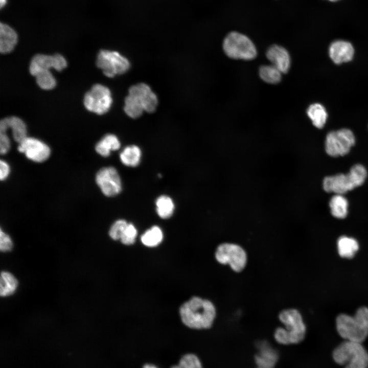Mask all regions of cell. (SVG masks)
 Here are the masks:
<instances>
[{
    "label": "cell",
    "mask_w": 368,
    "mask_h": 368,
    "mask_svg": "<svg viewBox=\"0 0 368 368\" xmlns=\"http://www.w3.org/2000/svg\"><path fill=\"white\" fill-rule=\"evenodd\" d=\"M329 206L332 215L338 219L344 218L348 212V201L342 194H335L330 199Z\"/></svg>",
    "instance_id": "22"
},
{
    "label": "cell",
    "mask_w": 368,
    "mask_h": 368,
    "mask_svg": "<svg viewBox=\"0 0 368 368\" xmlns=\"http://www.w3.org/2000/svg\"><path fill=\"white\" fill-rule=\"evenodd\" d=\"M12 247V242L10 237L3 232L2 229L0 231V249L2 251H8L11 250Z\"/></svg>",
    "instance_id": "33"
},
{
    "label": "cell",
    "mask_w": 368,
    "mask_h": 368,
    "mask_svg": "<svg viewBox=\"0 0 368 368\" xmlns=\"http://www.w3.org/2000/svg\"><path fill=\"white\" fill-rule=\"evenodd\" d=\"M17 281L10 273L3 271L1 273L0 282V294L6 296L12 294L15 291Z\"/></svg>",
    "instance_id": "25"
},
{
    "label": "cell",
    "mask_w": 368,
    "mask_h": 368,
    "mask_svg": "<svg viewBox=\"0 0 368 368\" xmlns=\"http://www.w3.org/2000/svg\"><path fill=\"white\" fill-rule=\"evenodd\" d=\"M339 335L344 339L359 343L368 336V308H359L353 316L339 314L336 319Z\"/></svg>",
    "instance_id": "4"
},
{
    "label": "cell",
    "mask_w": 368,
    "mask_h": 368,
    "mask_svg": "<svg viewBox=\"0 0 368 368\" xmlns=\"http://www.w3.org/2000/svg\"><path fill=\"white\" fill-rule=\"evenodd\" d=\"M67 62L60 54L54 55L36 54L32 58L29 67L31 74L35 76L42 71H50L52 68L57 71H61L66 67Z\"/></svg>",
    "instance_id": "12"
},
{
    "label": "cell",
    "mask_w": 368,
    "mask_h": 368,
    "mask_svg": "<svg viewBox=\"0 0 368 368\" xmlns=\"http://www.w3.org/2000/svg\"><path fill=\"white\" fill-rule=\"evenodd\" d=\"M332 357L344 368H368V352L362 343L345 340L333 350Z\"/></svg>",
    "instance_id": "5"
},
{
    "label": "cell",
    "mask_w": 368,
    "mask_h": 368,
    "mask_svg": "<svg viewBox=\"0 0 368 368\" xmlns=\"http://www.w3.org/2000/svg\"><path fill=\"white\" fill-rule=\"evenodd\" d=\"M307 113L315 127L319 129L324 127L327 120L328 114L322 105L319 103L311 104L307 109Z\"/></svg>",
    "instance_id": "21"
},
{
    "label": "cell",
    "mask_w": 368,
    "mask_h": 368,
    "mask_svg": "<svg viewBox=\"0 0 368 368\" xmlns=\"http://www.w3.org/2000/svg\"><path fill=\"white\" fill-rule=\"evenodd\" d=\"M278 318L284 327H278L274 338L279 343L291 344L298 343L304 339L306 327L300 312L295 308H287L281 311Z\"/></svg>",
    "instance_id": "2"
},
{
    "label": "cell",
    "mask_w": 368,
    "mask_h": 368,
    "mask_svg": "<svg viewBox=\"0 0 368 368\" xmlns=\"http://www.w3.org/2000/svg\"><path fill=\"white\" fill-rule=\"evenodd\" d=\"M96 181L102 193L106 196H113L122 190L120 177L117 170L112 167L101 169L96 176Z\"/></svg>",
    "instance_id": "11"
},
{
    "label": "cell",
    "mask_w": 368,
    "mask_h": 368,
    "mask_svg": "<svg viewBox=\"0 0 368 368\" xmlns=\"http://www.w3.org/2000/svg\"><path fill=\"white\" fill-rule=\"evenodd\" d=\"M112 102L109 89L100 84L93 85L84 98L85 108L98 114H103L108 111Z\"/></svg>",
    "instance_id": "10"
},
{
    "label": "cell",
    "mask_w": 368,
    "mask_h": 368,
    "mask_svg": "<svg viewBox=\"0 0 368 368\" xmlns=\"http://www.w3.org/2000/svg\"><path fill=\"white\" fill-rule=\"evenodd\" d=\"M10 147V140L6 132H0V153L6 154Z\"/></svg>",
    "instance_id": "34"
},
{
    "label": "cell",
    "mask_w": 368,
    "mask_h": 368,
    "mask_svg": "<svg viewBox=\"0 0 368 368\" xmlns=\"http://www.w3.org/2000/svg\"><path fill=\"white\" fill-rule=\"evenodd\" d=\"M35 77L38 86L42 89L49 90L56 85V80L50 71L37 73Z\"/></svg>",
    "instance_id": "29"
},
{
    "label": "cell",
    "mask_w": 368,
    "mask_h": 368,
    "mask_svg": "<svg viewBox=\"0 0 368 368\" xmlns=\"http://www.w3.org/2000/svg\"><path fill=\"white\" fill-rule=\"evenodd\" d=\"M323 186L327 192L342 195L355 188L348 173L327 176L323 180Z\"/></svg>",
    "instance_id": "14"
},
{
    "label": "cell",
    "mask_w": 368,
    "mask_h": 368,
    "mask_svg": "<svg viewBox=\"0 0 368 368\" xmlns=\"http://www.w3.org/2000/svg\"><path fill=\"white\" fill-rule=\"evenodd\" d=\"M223 49L229 58L252 60L257 56L256 48L246 36L237 32L229 33L224 38Z\"/></svg>",
    "instance_id": "6"
},
{
    "label": "cell",
    "mask_w": 368,
    "mask_h": 368,
    "mask_svg": "<svg viewBox=\"0 0 368 368\" xmlns=\"http://www.w3.org/2000/svg\"><path fill=\"white\" fill-rule=\"evenodd\" d=\"M266 55L272 65L282 73H286L290 66V57L288 51L278 45H272L267 50Z\"/></svg>",
    "instance_id": "16"
},
{
    "label": "cell",
    "mask_w": 368,
    "mask_h": 368,
    "mask_svg": "<svg viewBox=\"0 0 368 368\" xmlns=\"http://www.w3.org/2000/svg\"><path fill=\"white\" fill-rule=\"evenodd\" d=\"M143 368H157V367L156 366H155V365H154L150 364H145V365L143 366Z\"/></svg>",
    "instance_id": "36"
},
{
    "label": "cell",
    "mask_w": 368,
    "mask_h": 368,
    "mask_svg": "<svg viewBox=\"0 0 368 368\" xmlns=\"http://www.w3.org/2000/svg\"><path fill=\"white\" fill-rule=\"evenodd\" d=\"M19 144L18 150L24 153L28 158L34 162H42L50 156L51 151L49 146L38 139L26 137Z\"/></svg>",
    "instance_id": "13"
},
{
    "label": "cell",
    "mask_w": 368,
    "mask_h": 368,
    "mask_svg": "<svg viewBox=\"0 0 368 368\" xmlns=\"http://www.w3.org/2000/svg\"><path fill=\"white\" fill-rule=\"evenodd\" d=\"M124 103L126 114L130 118L136 119L144 111L154 112L157 106L158 99L149 85L140 83L130 87Z\"/></svg>",
    "instance_id": "3"
},
{
    "label": "cell",
    "mask_w": 368,
    "mask_h": 368,
    "mask_svg": "<svg viewBox=\"0 0 368 368\" xmlns=\"http://www.w3.org/2000/svg\"><path fill=\"white\" fill-rule=\"evenodd\" d=\"M355 143L353 132L342 128L329 132L325 140L326 153L332 157L344 156L348 154Z\"/></svg>",
    "instance_id": "8"
},
{
    "label": "cell",
    "mask_w": 368,
    "mask_h": 368,
    "mask_svg": "<svg viewBox=\"0 0 368 368\" xmlns=\"http://www.w3.org/2000/svg\"><path fill=\"white\" fill-rule=\"evenodd\" d=\"M1 8H2L6 4L7 0H0Z\"/></svg>",
    "instance_id": "37"
},
{
    "label": "cell",
    "mask_w": 368,
    "mask_h": 368,
    "mask_svg": "<svg viewBox=\"0 0 368 368\" xmlns=\"http://www.w3.org/2000/svg\"><path fill=\"white\" fill-rule=\"evenodd\" d=\"M96 64L106 76L110 78L124 74L130 65L128 60L119 53L107 50L99 52Z\"/></svg>",
    "instance_id": "9"
},
{
    "label": "cell",
    "mask_w": 368,
    "mask_h": 368,
    "mask_svg": "<svg viewBox=\"0 0 368 368\" xmlns=\"http://www.w3.org/2000/svg\"><path fill=\"white\" fill-rule=\"evenodd\" d=\"M141 151L135 145L126 147L120 154L122 163L126 166L135 167L140 162Z\"/></svg>",
    "instance_id": "23"
},
{
    "label": "cell",
    "mask_w": 368,
    "mask_h": 368,
    "mask_svg": "<svg viewBox=\"0 0 368 368\" xmlns=\"http://www.w3.org/2000/svg\"><path fill=\"white\" fill-rule=\"evenodd\" d=\"M156 212L158 216L163 219L170 218L174 210V204L169 196L162 195L156 200Z\"/></svg>",
    "instance_id": "24"
},
{
    "label": "cell",
    "mask_w": 368,
    "mask_h": 368,
    "mask_svg": "<svg viewBox=\"0 0 368 368\" xmlns=\"http://www.w3.org/2000/svg\"><path fill=\"white\" fill-rule=\"evenodd\" d=\"M120 146V142L115 135L108 134L97 144L95 149L102 156L107 157L109 155L110 151L118 150Z\"/></svg>",
    "instance_id": "19"
},
{
    "label": "cell",
    "mask_w": 368,
    "mask_h": 368,
    "mask_svg": "<svg viewBox=\"0 0 368 368\" xmlns=\"http://www.w3.org/2000/svg\"><path fill=\"white\" fill-rule=\"evenodd\" d=\"M163 238V235L160 228L157 226H153L141 236V241L147 246L154 247L158 245Z\"/></svg>",
    "instance_id": "27"
},
{
    "label": "cell",
    "mask_w": 368,
    "mask_h": 368,
    "mask_svg": "<svg viewBox=\"0 0 368 368\" xmlns=\"http://www.w3.org/2000/svg\"><path fill=\"white\" fill-rule=\"evenodd\" d=\"M17 41V35L9 26L1 23L0 25V52L6 54L11 52Z\"/></svg>",
    "instance_id": "18"
},
{
    "label": "cell",
    "mask_w": 368,
    "mask_h": 368,
    "mask_svg": "<svg viewBox=\"0 0 368 368\" xmlns=\"http://www.w3.org/2000/svg\"><path fill=\"white\" fill-rule=\"evenodd\" d=\"M337 249L340 257L352 258L359 249V244L353 238L342 236L337 241Z\"/></svg>",
    "instance_id": "20"
},
{
    "label": "cell",
    "mask_w": 368,
    "mask_h": 368,
    "mask_svg": "<svg viewBox=\"0 0 368 368\" xmlns=\"http://www.w3.org/2000/svg\"><path fill=\"white\" fill-rule=\"evenodd\" d=\"M137 235V231L131 223H128L124 229L120 240L125 245H131L134 243Z\"/></svg>",
    "instance_id": "31"
},
{
    "label": "cell",
    "mask_w": 368,
    "mask_h": 368,
    "mask_svg": "<svg viewBox=\"0 0 368 368\" xmlns=\"http://www.w3.org/2000/svg\"><path fill=\"white\" fill-rule=\"evenodd\" d=\"M180 314L182 321L187 327L206 329L214 323L216 309L211 301L195 296L181 306Z\"/></svg>",
    "instance_id": "1"
},
{
    "label": "cell",
    "mask_w": 368,
    "mask_h": 368,
    "mask_svg": "<svg viewBox=\"0 0 368 368\" xmlns=\"http://www.w3.org/2000/svg\"><path fill=\"white\" fill-rule=\"evenodd\" d=\"M171 368H203L199 359L192 354L184 355L177 365Z\"/></svg>",
    "instance_id": "30"
},
{
    "label": "cell",
    "mask_w": 368,
    "mask_h": 368,
    "mask_svg": "<svg viewBox=\"0 0 368 368\" xmlns=\"http://www.w3.org/2000/svg\"><path fill=\"white\" fill-rule=\"evenodd\" d=\"M9 173V167L8 164L4 161H0V179L3 180L8 176Z\"/></svg>",
    "instance_id": "35"
},
{
    "label": "cell",
    "mask_w": 368,
    "mask_h": 368,
    "mask_svg": "<svg viewBox=\"0 0 368 368\" xmlns=\"http://www.w3.org/2000/svg\"><path fill=\"white\" fill-rule=\"evenodd\" d=\"M215 259L220 264L228 265L235 272L242 271L247 263V254L240 245L225 242L219 244L215 253Z\"/></svg>",
    "instance_id": "7"
},
{
    "label": "cell",
    "mask_w": 368,
    "mask_h": 368,
    "mask_svg": "<svg viewBox=\"0 0 368 368\" xmlns=\"http://www.w3.org/2000/svg\"><path fill=\"white\" fill-rule=\"evenodd\" d=\"M128 223L124 220L120 219L116 221L111 226L109 232L110 237L113 240L120 239Z\"/></svg>",
    "instance_id": "32"
},
{
    "label": "cell",
    "mask_w": 368,
    "mask_h": 368,
    "mask_svg": "<svg viewBox=\"0 0 368 368\" xmlns=\"http://www.w3.org/2000/svg\"><path fill=\"white\" fill-rule=\"evenodd\" d=\"M328 1H331V2H336V1H339V0H328Z\"/></svg>",
    "instance_id": "38"
},
{
    "label": "cell",
    "mask_w": 368,
    "mask_h": 368,
    "mask_svg": "<svg viewBox=\"0 0 368 368\" xmlns=\"http://www.w3.org/2000/svg\"><path fill=\"white\" fill-rule=\"evenodd\" d=\"M330 58L336 64L351 61L354 54L352 44L347 41L338 40L333 42L329 49Z\"/></svg>",
    "instance_id": "15"
},
{
    "label": "cell",
    "mask_w": 368,
    "mask_h": 368,
    "mask_svg": "<svg viewBox=\"0 0 368 368\" xmlns=\"http://www.w3.org/2000/svg\"><path fill=\"white\" fill-rule=\"evenodd\" d=\"M281 72L273 65H262L259 68V75L265 82L276 84L280 82Z\"/></svg>",
    "instance_id": "26"
},
{
    "label": "cell",
    "mask_w": 368,
    "mask_h": 368,
    "mask_svg": "<svg viewBox=\"0 0 368 368\" xmlns=\"http://www.w3.org/2000/svg\"><path fill=\"white\" fill-rule=\"evenodd\" d=\"M8 128L12 129L13 139L18 143L27 137L26 126L18 117L12 116L1 120L0 132H6Z\"/></svg>",
    "instance_id": "17"
},
{
    "label": "cell",
    "mask_w": 368,
    "mask_h": 368,
    "mask_svg": "<svg viewBox=\"0 0 368 368\" xmlns=\"http://www.w3.org/2000/svg\"><path fill=\"white\" fill-rule=\"evenodd\" d=\"M348 174L355 188L364 183L367 176V171L363 166L356 164L351 167Z\"/></svg>",
    "instance_id": "28"
}]
</instances>
